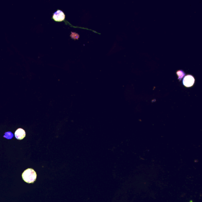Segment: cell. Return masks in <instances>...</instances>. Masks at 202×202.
<instances>
[{
    "label": "cell",
    "instance_id": "7a4b0ae2",
    "mask_svg": "<svg viewBox=\"0 0 202 202\" xmlns=\"http://www.w3.org/2000/svg\"><path fill=\"white\" fill-rule=\"evenodd\" d=\"M65 15L62 11L58 10L54 13L53 15V18L56 21H61L64 20Z\"/></svg>",
    "mask_w": 202,
    "mask_h": 202
},
{
    "label": "cell",
    "instance_id": "277c9868",
    "mask_svg": "<svg viewBox=\"0 0 202 202\" xmlns=\"http://www.w3.org/2000/svg\"><path fill=\"white\" fill-rule=\"evenodd\" d=\"M15 136L18 140H22L26 136V132L23 129L18 128L15 132Z\"/></svg>",
    "mask_w": 202,
    "mask_h": 202
},
{
    "label": "cell",
    "instance_id": "3957f363",
    "mask_svg": "<svg viewBox=\"0 0 202 202\" xmlns=\"http://www.w3.org/2000/svg\"><path fill=\"white\" fill-rule=\"evenodd\" d=\"M194 79L192 75H188L185 77L183 80V84L185 86L190 87L193 85L194 83Z\"/></svg>",
    "mask_w": 202,
    "mask_h": 202
},
{
    "label": "cell",
    "instance_id": "5b68a950",
    "mask_svg": "<svg viewBox=\"0 0 202 202\" xmlns=\"http://www.w3.org/2000/svg\"><path fill=\"white\" fill-rule=\"evenodd\" d=\"M190 202H193V201H192V200H191Z\"/></svg>",
    "mask_w": 202,
    "mask_h": 202
},
{
    "label": "cell",
    "instance_id": "6da1fadb",
    "mask_svg": "<svg viewBox=\"0 0 202 202\" xmlns=\"http://www.w3.org/2000/svg\"><path fill=\"white\" fill-rule=\"evenodd\" d=\"M22 176L25 182L30 184L33 183L36 180L37 175L33 169H28L24 172Z\"/></svg>",
    "mask_w": 202,
    "mask_h": 202
}]
</instances>
